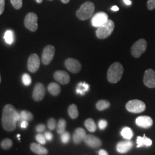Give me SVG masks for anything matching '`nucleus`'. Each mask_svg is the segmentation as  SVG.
<instances>
[{"instance_id":"1","label":"nucleus","mask_w":155,"mask_h":155,"mask_svg":"<svg viewBox=\"0 0 155 155\" xmlns=\"http://www.w3.org/2000/svg\"><path fill=\"white\" fill-rule=\"evenodd\" d=\"M20 119V113L11 104L5 106L2 111V124L8 132H12L16 128V124Z\"/></svg>"},{"instance_id":"2","label":"nucleus","mask_w":155,"mask_h":155,"mask_svg":"<svg viewBox=\"0 0 155 155\" xmlns=\"http://www.w3.org/2000/svg\"><path fill=\"white\" fill-rule=\"evenodd\" d=\"M124 72V67L119 62H114L108 69L107 78L109 82L111 83H117L119 82Z\"/></svg>"},{"instance_id":"3","label":"nucleus","mask_w":155,"mask_h":155,"mask_svg":"<svg viewBox=\"0 0 155 155\" xmlns=\"http://www.w3.org/2000/svg\"><path fill=\"white\" fill-rule=\"evenodd\" d=\"M95 11V5L90 1L82 4L76 13L78 18L81 20H86L93 16Z\"/></svg>"},{"instance_id":"4","label":"nucleus","mask_w":155,"mask_h":155,"mask_svg":"<svg viewBox=\"0 0 155 155\" xmlns=\"http://www.w3.org/2000/svg\"><path fill=\"white\" fill-rule=\"evenodd\" d=\"M114 29V23L111 20H108L106 22L97 28L96 36L100 39H104L109 37Z\"/></svg>"},{"instance_id":"5","label":"nucleus","mask_w":155,"mask_h":155,"mask_svg":"<svg viewBox=\"0 0 155 155\" xmlns=\"http://www.w3.org/2000/svg\"><path fill=\"white\" fill-rule=\"evenodd\" d=\"M127 110L133 113H140L143 112L146 109V105L144 102L139 100L129 101L126 104Z\"/></svg>"},{"instance_id":"6","label":"nucleus","mask_w":155,"mask_h":155,"mask_svg":"<svg viewBox=\"0 0 155 155\" xmlns=\"http://www.w3.org/2000/svg\"><path fill=\"white\" fill-rule=\"evenodd\" d=\"M147 48V42L144 39H139L133 44L131 53L134 58H139L143 54Z\"/></svg>"},{"instance_id":"7","label":"nucleus","mask_w":155,"mask_h":155,"mask_svg":"<svg viewBox=\"0 0 155 155\" xmlns=\"http://www.w3.org/2000/svg\"><path fill=\"white\" fill-rule=\"evenodd\" d=\"M38 17L33 12H30L27 15L24 20L25 27L31 32H35L38 29Z\"/></svg>"},{"instance_id":"8","label":"nucleus","mask_w":155,"mask_h":155,"mask_svg":"<svg viewBox=\"0 0 155 155\" xmlns=\"http://www.w3.org/2000/svg\"><path fill=\"white\" fill-rule=\"evenodd\" d=\"M55 52V48L53 45H47L43 51L41 55V61L45 65L49 64L52 61Z\"/></svg>"},{"instance_id":"9","label":"nucleus","mask_w":155,"mask_h":155,"mask_svg":"<svg viewBox=\"0 0 155 155\" xmlns=\"http://www.w3.org/2000/svg\"><path fill=\"white\" fill-rule=\"evenodd\" d=\"M40 65V61L39 56L36 54H33L28 58V70L31 72H36L39 70Z\"/></svg>"},{"instance_id":"10","label":"nucleus","mask_w":155,"mask_h":155,"mask_svg":"<svg viewBox=\"0 0 155 155\" xmlns=\"http://www.w3.org/2000/svg\"><path fill=\"white\" fill-rule=\"evenodd\" d=\"M143 81L145 85L149 88H155V71L148 69L144 73Z\"/></svg>"},{"instance_id":"11","label":"nucleus","mask_w":155,"mask_h":155,"mask_svg":"<svg viewBox=\"0 0 155 155\" xmlns=\"http://www.w3.org/2000/svg\"><path fill=\"white\" fill-rule=\"evenodd\" d=\"M108 20V15L105 12L96 13L91 18V24L94 27H99Z\"/></svg>"},{"instance_id":"12","label":"nucleus","mask_w":155,"mask_h":155,"mask_svg":"<svg viewBox=\"0 0 155 155\" xmlns=\"http://www.w3.org/2000/svg\"><path fill=\"white\" fill-rule=\"evenodd\" d=\"M65 66L67 69L70 72L77 74L81 70L82 65L81 63L73 58H68L65 61Z\"/></svg>"},{"instance_id":"13","label":"nucleus","mask_w":155,"mask_h":155,"mask_svg":"<svg viewBox=\"0 0 155 155\" xmlns=\"http://www.w3.org/2000/svg\"><path fill=\"white\" fill-rule=\"evenodd\" d=\"M45 94V86L41 83H38L33 89L32 97L36 101H40L44 98Z\"/></svg>"},{"instance_id":"14","label":"nucleus","mask_w":155,"mask_h":155,"mask_svg":"<svg viewBox=\"0 0 155 155\" xmlns=\"http://www.w3.org/2000/svg\"><path fill=\"white\" fill-rule=\"evenodd\" d=\"M83 141L86 145L93 148H98L102 145L101 140L98 137L91 134H86Z\"/></svg>"},{"instance_id":"15","label":"nucleus","mask_w":155,"mask_h":155,"mask_svg":"<svg viewBox=\"0 0 155 155\" xmlns=\"http://www.w3.org/2000/svg\"><path fill=\"white\" fill-rule=\"evenodd\" d=\"M54 77L56 81L61 84H66L70 81V77L67 72L64 71L58 70L55 71Z\"/></svg>"},{"instance_id":"16","label":"nucleus","mask_w":155,"mask_h":155,"mask_svg":"<svg viewBox=\"0 0 155 155\" xmlns=\"http://www.w3.org/2000/svg\"><path fill=\"white\" fill-rule=\"evenodd\" d=\"M136 124L139 127L149 128L153 125V120L151 117L147 116H139L136 120Z\"/></svg>"},{"instance_id":"17","label":"nucleus","mask_w":155,"mask_h":155,"mask_svg":"<svg viewBox=\"0 0 155 155\" xmlns=\"http://www.w3.org/2000/svg\"><path fill=\"white\" fill-rule=\"evenodd\" d=\"M133 146V142L130 140L120 141L117 145L116 150L120 153H125L131 150Z\"/></svg>"},{"instance_id":"18","label":"nucleus","mask_w":155,"mask_h":155,"mask_svg":"<svg viewBox=\"0 0 155 155\" xmlns=\"http://www.w3.org/2000/svg\"><path fill=\"white\" fill-rule=\"evenodd\" d=\"M86 134L84 129L82 127H78L73 134V141L74 143L78 144L83 141Z\"/></svg>"},{"instance_id":"19","label":"nucleus","mask_w":155,"mask_h":155,"mask_svg":"<svg viewBox=\"0 0 155 155\" xmlns=\"http://www.w3.org/2000/svg\"><path fill=\"white\" fill-rule=\"evenodd\" d=\"M31 150L35 153L39 155H45L48 153V150L40 144L32 143L30 146Z\"/></svg>"},{"instance_id":"20","label":"nucleus","mask_w":155,"mask_h":155,"mask_svg":"<svg viewBox=\"0 0 155 155\" xmlns=\"http://www.w3.org/2000/svg\"><path fill=\"white\" fill-rule=\"evenodd\" d=\"M137 148H140L145 145L146 147H150L152 144V141L150 139L147 137L144 134V137L138 136L137 139Z\"/></svg>"},{"instance_id":"21","label":"nucleus","mask_w":155,"mask_h":155,"mask_svg":"<svg viewBox=\"0 0 155 155\" xmlns=\"http://www.w3.org/2000/svg\"><path fill=\"white\" fill-rule=\"evenodd\" d=\"M48 91H49L50 94H52V95L56 96L60 94L61 88L58 83L52 82L50 83L48 86Z\"/></svg>"},{"instance_id":"22","label":"nucleus","mask_w":155,"mask_h":155,"mask_svg":"<svg viewBox=\"0 0 155 155\" xmlns=\"http://www.w3.org/2000/svg\"><path fill=\"white\" fill-rule=\"evenodd\" d=\"M33 114L32 113L27 110H22L20 113V119L19 121L22 122L24 121H30L33 120Z\"/></svg>"},{"instance_id":"23","label":"nucleus","mask_w":155,"mask_h":155,"mask_svg":"<svg viewBox=\"0 0 155 155\" xmlns=\"http://www.w3.org/2000/svg\"><path fill=\"white\" fill-rule=\"evenodd\" d=\"M84 126L90 132H94L97 130V125L92 118H88L84 122Z\"/></svg>"},{"instance_id":"24","label":"nucleus","mask_w":155,"mask_h":155,"mask_svg":"<svg viewBox=\"0 0 155 155\" xmlns=\"http://www.w3.org/2000/svg\"><path fill=\"white\" fill-rule=\"evenodd\" d=\"M68 113L69 116L72 119H76L79 116V112L76 105L71 104L70 106L68 109Z\"/></svg>"},{"instance_id":"25","label":"nucleus","mask_w":155,"mask_h":155,"mask_svg":"<svg viewBox=\"0 0 155 155\" xmlns=\"http://www.w3.org/2000/svg\"><path fill=\"white\" fill-rule=\"evenodd\" d=\"M110 106V104L109 101L106 100H100L97 103L96 107L98 110L103 111L109 108Z\"/></svg>"},{"instance_id":"26","label":"nucleus","mask_w":155,"mask_h":155,"mask_svg":"<svg viewBox=\"0 0 155 155\" xmlns=\"http://www.w3.org/2000/svg\"><path fill=\"white\" fill-rule=\"evenodd\" d=\"M121 134L124 139L128 140L132 139L133 136L132 129L129 127H124L121 132Z\"/></svg>"},{"instance_id":"27","label":"nucleus","mask_w":155,"mask_h":155,"mask_svg":"<svg viewBox=\"0 0 155 155\" xmlns=\"http://www.w3.org/2000/svg\"><path fill=\"white\" fill-rule=\"evenodd\" d=\"M4 38L6 43L8 45H11L14 41V33L11 30H8L4 34Z\"/></svg>"},{"instance_id":"28","label":"nucleus","mask_w":155,"mask_h":155,"mask_svg":"<svg viewBox=\"0 0 155 155\" xmlns=\"http://www.w3.org/2000/svg\"><path fill=\"white\" fill-rule=\"evenodd\" d=\"M66 122L63 119H61L58 121V125H57V128L56 130L57 132L59 134H61L65 132L66 129Z\"/></svg>"},{"instance_id":"29","label":"nucleus","mask_w":155,"mask_h":155,"mask_svg":"<svg viewBox=\"0 0 155 155\" xmlns=\"http://www.w3.org/2000/svg\"><path fill=\"white\" fill-rule=\"evenodd\" d=\"M13 145V143L11 139H5L4 140H2V141L1 143V146L2 147V149L4 150H9L11 148Z\"/></svg>"},{"instance_id":"30","label":"nucleus","mask_w":155,"mask_h":155,"mask_svg":"<svg viewBox=\"0 0 155 155\" xmlns=\"http://www.w3.org/2000/svg\"><path fill=\"white\" fill-rule=\"evenodd\" d=\"M78 85H79L80 86L82 87V88H81L80 87H78L77 89V94H80L81 95H83L84 94L85 91H87L89 90V84H86V83H80Z\"/></svg>"},{"instance_id":"31","label":"nucleus","mask_w":155,"mask_h":155,"mask_svg":"<svg viewBox=\"0 0 155 155\" xmlns=\"http://www.w3.org/2000/svg\"><path fill=\"white\" fill-rule=\"evenodd\" d=\"M22 81L25 86H29L32 83V79L28 74H24L22 75Z\"/></svg>"},{"instance_id":"32","label":"nucleus","mask_w":155,"mask_h":155,"mask_svg":"<svg viewBox=\"0 0 155 155\" xmlns=\"http://www.w3.org/2000/svg\"><path fill=\"white\" fill-rule=\"evenodd\" d=\"M61 142L64 144H67L69 142L70 140V134L68 132H64V133L61 134Z\"/></svg>"},{"instance_id":"33","label":"nucleus","mask_w":155,"mask_h":155,"mask_svg":"<svg viewBox=\"0 0 155 155\" xmlns=\"http://www.w3.org/2000/svg\"><path fill=\"white\" fill-rule=\"evenodd\" d=\"M12 5L16 9H20L22 5V0H11Z\"/></svg>"},{"instance_id":"34","label":"nucleus","mask_w":155,"mask_h":155,"mask_svg":"<svg viewBox=\"0 0 155 155\" xmlns=\"http://www.w3.org/2000/svg\"><path fill=\"white\" fill-rule=\"evenodd\" d=\"M47 125L48 127L49 128V129L51 130H54L56 127V123L55 120L53 118H51L47 122Z\"/></svg>"},{"instance_id":"35","label":"nucleus","mask_w":155,"mask_h":155,"mask_svg":"<svg viewBox=\"0 0 155 155\" xmlns=\"http://www.w3.org/2000/svg\"><path fill=\"white\" fill-rule=\"evenodd\" d=\"M36 139L38 141V142L41 145H45L46 143V139L45 136H43L42 134H38L36 136Z\"/></svg>"},{"instance_id":"36","label":"nucleus","mask_w":155,"mask_h":155,"mask_svg":"<svg viewBox=\"0 0 155 155\" xmlns=\"http://www.w3.org/2000/svg\"><path fill=\"white\" fill-rule=\"evenodd\" d=\"M107 126V122L105 120H101L98 122V127L101 130H104Z\"/></svg>"},{"instance_id":"37","label":"nucleus","mask_w":155,"mask_h":155,"mask_svg":"<svg viewBox=\"0 0 155 155\" xmlns=\"http://www.w3.org/2000/svg\"><path fill=\"white\" fill-rule=\"evenodd\" d=\"M148 9L152 11L155 9V0H148L147 2Z\"/></svg>"},{"instance_id":"38","label":"nucleus","mask_w":155,"mask_h":155,"mask_svg":"<svg viewBox=\"0 0 155 155\" xmlns=\"http://www.w3.org/2000/svg\"><path fill=\"white\" fill-rule=\"evenodd\" d=\"M45 129V125H43V124H39L36 127V130L39 133L44 132Z\"/></svg>"},{"instance_id":"39","label":"nucleus","mask_w":155,"mask_h":155,"mask_svg":"<svg viewBox=\"0 0 155 155\" xmlns=\"http://www.w3.org/2000/svg\"><path fill=\"white\" fill-rule=\"evenodd\" d=\"M5 9V0H0V15L2 14Z\"/></svg>"},{"instance_id":"40","label":"nucleus","mask_w":155,"mask_h":155,"mask_svg":"<svg viewBox=\"0 0 155 155\" xmlns=\"http://www.w3.org/2000/svg\"><path fill=\"white\" fill-rule=\"evenodd\" d=\"M45 136L46 140L48 141H51L53 139V135L50 132H45Z\"/></svg>"},{"instance_id":"41","label":"nucleus","mask_w":155,"mask_h":155,"mask_svg":"<svg viewBox=\"0 0 155 155\" xmlns=\"http://www.w3.org/2000/svg\"><path fill=\"white\" fill-rule=\"evenodd\" d=\"M28 126V121H22V122H21V123H20V127H21V128H23V129H25V128H27V127Z\"/></svg>"},{"instance_id":"42","label":"nucleus","mask_w":155,"mask_h":155,"mask_svg":"<svg viewBox=\"0 0 155 155\" xmlns=\"http://www.w3.org/2000/svg\"><path fill=\"white\" fill-rule=\"evenodd\" d=\"M98 154H99V155H109L107 152L104 150H100V151L98 152Z\"/></svg>"},{"instance_id":"43","label":"nucleus","mask_w":155,"mask_h":155,"mask_svg":"<svg viewBox=\"0 0 155 155\" xmlns=\"http://www.w3.org/2000/svg\"><path fill=\"white\" fill-rule=\"evenodd\" d=\"M111 11H113L117 12L119 10V8H118L117 6H113L111 7Z\"/></svg>"},{"instance_id":"44","label":"nucleus","mask_w":155,"mask_h":155,"mask_svg":"<svg viewBox=\"0 0 155 155\" xmlns=\"http://www.w3.org/2000/svg\"><path fill=\"white\" fill-rule=\"evenodd\" d=\"M124 2H125V4L126 5H131V1H130V0H124Z\"/></svg>"},{"instance_id":"45","label":"nucleus","mask_w":155,"mask_h":155,"mask_svg":"<svg viewBox=\"0 0 155 155\" xmlns=\"http://www.w3.org/2000/svg\"><path fill=\"white\" fill-rule=\"evenodd\" d=\"M61 1L64 4H67V3H68L70 2V0H61Z\"/></svg>"},{"instance_id":"46","label":"nucleus","mask_w":155,"mask_h":155,"mask_svg":"<svg viewBox=\"0 0 155 155\" xmlns=\"http://www.w3.org/2000/svg\"><path fill=\"white\" fill-rule=\"evenodd\" d=\"M39 4H41L43 2V0H35Z\"/></svg>"},{"instance_id":"47","label":"nucleus","mask_w":155,"mask_h":155,"mask_svg":"<svg viewBox=\"0 0 155 155\" xmlns=\"http://www.w3.org/2000/svg\"><path fill=\"white\" fill-rule=\"evenodd\" d=\"M20 137V134H18V135H17V137H18L19 140H20V138H19Z\"/></svg>"},{"instance_id":"48","label":"nucleus","mask_w":155,"mask_h":155,"mask_svg":"<svg viewBox=\"0 0 155 155\" xmlns=\"http://www.w3.org/2000/svg\"><path fill=\"white\" fill-rule=\"evenodd\" d=\"M1 75H0V83H1Z\"/></svg>"}]
</instances>
